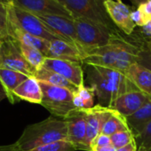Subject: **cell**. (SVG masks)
Returning <instances> with one entry per match:
<instances>
[{"label":"cell","mask_w":151,"mask_h":151,"mask_svg":"<svg viewBox=\"0 0 151 151\" xmlns=\"http://www.w3.org/2000/svg\"><path fill=\"white\" fill-rule=\"evenodd\" d=\"M111 144L117 149L123 147L135 140V137L130 129L116 132L110 136Z\"/></svg>","instance_id":"cell-29"},{"label":"cell","mask_w":151,"mask_h":151,"mask_svg":"<svg viewBox=\"0 0 151 151\" xmlns=\"http://www.w3.org/2000/svg\"><path fill=\"white\" fill-rule=\"evenodd\" d=\"M129 129L136 138L151 121V98L134 114L125 117Z\"/></svg>","instance_id":"cell-21"},{"label":"cell","mask_w":151,"mask_h":151,"mask_svg":"<svg viewBox=\"0 0 151 151\" xmlns=\"http://www.w3.org/2000/svg\"><path fill=\"white\" fill-rule=\"evenodd\" d=\"M149 98V96L140 91L129 92L119 96L113 103L111 109L127 117L138 111Z\"/></svg>","instance_id":"cell-16"},{"label":"cell","mask_w":151,"mask_h":151,"mask_svg":"<svg viewBox=\"0 0 151 151\" xmlns=\"http://www.w3.org/2000/svg\"><path fill=\"white\" fill-rule=\"evenodd\" d=\"M102 1H120V0H102Z\"/></svg>","instance_id":"cell-40"},{"label":"cell","mask_w":151,"mask_h":151,"mask_svg":"<svg viewBox=\"0 0 151 151\" xmlns=\"http://www.w3.org/2000/svg\"><path fill=\"white\" fill-rule=\"evenodd\" d=\"M42 67L60 75L77 87L85 84L83 64L46 57Z\"/></svg>","instance_id":"cell-11"},{"label":"cell","mask_w":151,"mask_h":151,"mask_svg":"<svg viewBox=\"0 0 151 151\" xmlns=\"http://www.w3.org/2000/svg\"><path fill=\"white\" fill-rule=\"evenodd\" d=\"M0 151H12V145L0 146Z\"/></svg>","instance_id":"cell-38"},{"label":"cell","mask_w":151,"mask_h":151,"mask_svg":"<svg viewBox=\"0 0 151 151\" xmlns=\"http://www.w3.org/2000/svg\"><path fill=\"white\" fill-rule=\"evenodd\" d=\"M19 42V41H18ZM20 47H21V51L24 56V58L26 59V60L36 69L37 70L38 68H42L44 61L45 60V56L44 53H42L39 50L31 47L29 45H24L22 43H20Z\"/></svg>","instance_id":"cell-25"},{"label":"cell","mask_w":151,"mask_h":151,"mask_svg":"<svg viewBox=\"0 0 151 151\" xmlns=\"http://www.w3.org/2000/svg\"><path fill=\"white\" fill-rule=\"evenodd\" d=\"M137 151H151V121L135 138Z\"/></svg>","instance_id":"cell-27"},{"label":"cell","mask_w":151,"mask_h":151,"mask_svg":"<svg viewBox=\"0 0 151 151\" xmlns=\"http://www.w3.org/2000/svg\"><path fill=\"white\" fill-rule=\"evenodd\" d=\"M46 57L83 64L86 54L79 48L67 41L55 39L50 42Z\"/></svg>","instance_id":"cell-15"},{"label":"cell","mask_w":151,"mask_h":151,"mask_svg":"<svg viewBox=\"0 0 151 151\" xmlns=\"http://www.w3.org/2000/svg\"><path fill=\"white\" fill-rule=\"evenodd\" d=\"M109 144H111L110 136H108V135L101 132L92 140V142L90 144V151H93L94 149L108 146Z\"/></svg>","instance_id":"cell-31"},{"label":"cell","mask_w":151,"mask_h":151,"mask_svg":"<svg viewBox=\"0 0 151 151\" xmlns=\"http://www.w3.org/2000/svg\"><path fill=\"white\" fill-rule=\"evenodd\" d=\"M10 0H0V39L9 36Z\"/></svg>","instance_id":"cell-26"},{"label":"cell","mask_w":151,"mask_h":151,"mask_svg":"<svg viewBox=\"0 0 151 151\" xmlns=\"http://www.w3.org/2000/svg\"><path fill=\"white\" fill-rule=\"evenodd\" d=\"M28 78V76L21 72L0 68V81L6 91L7 99L11 103L19 101L14 95V91Z\"/></svg>","instance_id":"cell-20"},{"label":"cell","mask_w":151,"mask_h":151,"mask_svg":"<svg viewBox=\"0 0 151 151\" xmlns=\"http://www.w3.org/2000/svg\"><path fill=\"white\" fill-rule=\"evenodd\" d=\"M9 36L14 37L20 43H22L24 45H29L31 47H34L39 50L46 57L51 41L33 36L29 33H27L26 31L22 30V29L17 27L11 22H9Z\"/></svg>","instance_id":"cell-18"},{"label":"cell","mask_w":151,"mask_h":151,"mask_svg":"<svg viewBox=\"0 0 151 151\" xmlns=\"http://www.w3.org/2000/svg\"><path fill=\"white\" fill-rule=\"evenodd\" d=\"M107 12L116 27L125 35L130 36L136 27L132 20V10L129 6L120 1H104Z\"/></svg>","instance_id":"cell-13"},{"label":"cell","mask_w":151,"mask_h":151,"mask_svg":"<svg viewBox=\"0 0 151 151\" xmlns=\"http://www.w3.org/2000/svg\"><path fill=\"white\" fill-rule=\"evenodd\" d=\"M4 99H7V93L1 83V81H0V101H3Z\"/></svg>","instance_id":"cell-36"},{"label":"cell","mask_w":151,"mask_h":151,"mask_svg":"<svg viewBox=\"0 0 151 151\" xmlns=\"http://www.w3.org/2000/svg\"><path fill=\"white\" fill-rule=\"evenodd\" d=\"M83 68L88 86L95 93L96 105L111 109L115 101L122 94L139 91L126 73L88 64H83Z\"/></svg>","instance_id":"cell-1"},{"label":"cell","mask_w":151,"mask_h":151,"mask_svg":"<svg viewBox=\"0 0 151 151\" xmlns=\"http://www.w3.org/2000/svg\"><path fill=\"white\" fill-rule=\"evenodd\" d=\"M137 63L151 70V48L147 47V45L140 48L138 54Z\"/></svg>","instance_id":"cell-30"},{"label":"cell","mask_w":151,"mask_h":151,"mask_svg":"<svg viewBox=\"0 0 151 151\" xmlns=\"http://www.w3.org/2000/svg\"><path fill=\"white\" fill-rule=\"evenodd\" d=\"M78 42L84 51L86 52L109 45L113 40L120 37L119 33H116L106 27L85 19H74Z\"/></svg>","instance_id":"cell-5"},{"label":"cell","mask_w":151,"mask_h":151,"mask_svg":"<svg viewBox=\"0 0 151 151\" xmlns=\"http://www.w3.org/2000/svg\"><path fill=\"white\" fill-rule=\"evenodd\" d=\"M73 103L78 109H88L94 107L96 103V95L93 89L86 83L78 87L73 92Z\"/></svg>","instance_id":"cell-22"},{"label":"cell","mask_w":151,"mask_h":151,"mask_svg":"<svg viewBox=\"0 0 151 151\" xmlns=\"http://www.w3.org/2000/svg\"><path fill=\"white\" fill-rule=\"evenodd\" d=\"M77 148L68 140H59L46 145L40 146L29 151H75Z\"/></svg>","instance_id":"cell-28"},{"label":"cell","mask_w":151,"mask_h":151,"mask_svg":"<svg viewBox=\"0 0 151 151\" xmlns=\"http://www.w3.org/2000/svg\"><path fill=\"white\" fill-rule=\"evenodd\" d=\"M147 45V47L151 48V38H150V39H149V40H148V41L147 42V45Z\"/></svg>","instance_id":"cell-39"},{"label":"cell","mask_w":151,"mask_h":151,"mask_svg":"<svg viewBox=\"0 0 151 151\" xmlns=\"http://www.w3.org/2000/svg\"><path fill=\"white\" fill-rule=\"evenodd\" d=\"M39 84L43 93L41 105L53 116L63 119L69 112L76 109L73 103V93L70 90L42 81H39Z\"/></svg>","instance_id":"cell-6"},{"label":"cell","mask_w":151,"mask_h":151,"mask_svg":"<svg viewBox=\"0 0 151 151\" xmlns=\"http://www.w3.org/2000/svg\"><path fill=\"white\" fill-rule=\"evenodd\" d=\"M86 116V144L90 151V144L92 140L101 132V129L110 116L112 112L114 111L113 109L105 108L100 105H95L94 107L84 109Z\"/></svg>","instance_id":"cell-14"},{"label":"cell","mask_w":151,"mask_h":151,"mask_svg":"<svg viewBox=\"0 0 151 151\" xmlns=\"http://www.w3.org/2000/svg\"><path fill=\"white\" fill-rule=\"evenodd\" d=\"M35 78L38 81L45 82V83L52 85V86H60V87L67 88V89L70 90L72 93L78 89L77 86H75L68 80H67L66 78L61 77L60 75H59V74H57L52 70L46 69L43 67L38 68L37 70H36Z\"/></svg>","instance_id":"cell-23"},{"label":"cell","mask_w":151,"mask_h":151,"mask_svg":"<svg viewBox=\"0 0 151 151\" xmlns=\"http://www.w3.org/2000/svg\"><path fill=\"white\" fill-rule=\"evenodd\" d=\"M126 75L140 92L151 98V70L135 62L128 68Z\"/></svg>","instance_id":"cell-19"},{"label":"cell","mask_w":151,"mask_h":151,"mask_svg":"<svg viewBox=\"0 0 151 151\" xmlns=\"http://www.w3.org/2000/svg\"><path fill=\"white\" fill-rule=\"evenodd\" d=\"M137 8L139 10L147 24L151 20V0H147V2L142 3Z\"/></svg>","instance_id":"cell-32"},{"label":"cell","mask_w":151,"mask_h":151,"mask_svg":"<svg viewBox=\"0 0 151 151\" xmlns=\"http://www.w3.org/2000/svg\"><path fill=\"white\" fill-rule=\"evenodd\" d=\"M116 151H137V145H136L135 140L123 147L117 148Z\"/></svg>","instance_id":"cell-33"},{"label":"cell","mask_w":151,"mask_h":151,"mask_svg":"<svg viewBox=\"0 0 151 151\" xmlns=\"http://www.w3.org/2000/svg\"><path fill=\"white\" fill-rule=\"evenodd\" d=\"M9 22L27 33L43 39L48 41L60 39L58 36L53 34L35 14L22 10L11 3L9 6Z\"/></svg>","instance_id":"cell-8"},{"label":"cell","mask_w":151,"mask_h":151,"mask_svg":"<svg viewBox=\"0 0 151 151\" xmlns=\"http://www.w3.org/2000/svg\"><path fill=\"white\" fill-rule=\"evenodd\" d=\"M74 19H85L119 33L110 19L102 0H58Z\"/></svg>","instance_id":"cell-4"},{"label":"cell","mask_w":151,"mask_h":151,"mask_svg":"<svg viewBox=\"0 0 151 151\" xmlns=\"http://www.w3.org/2000/svg\"><path fill=\"white\" fill-rule=\"evenodd\" d=\"M68 129V140L77 150H87L86 139V116L84 109H76L69 112L64 118Z\"/></svg>","instance_id":"cell-10"},{"label":"cell","mask_w":151,"mask_h":151,"mask_svg":"<svg viewBox=\"0 0 151 151\" xmlns=\"http://www.w3.org/2000/svg\"><path fill=\"white\" fill-rule=\"evenodd\" d=\"M14 95L20 101L41 104L43 93L39 81L35 77H29L14 91Z\"/></svg>","instance_id":"cell-17"},{"label":"cell","mask_w":151,"mask_h":151,"mask_svg":"<svg viewBox=\"0 0 151 151\" xmlns=\"http://www.w3.org/2000/svg\"><path fill=\"white\" fill-rule=\"evenodd\" d=\"M147 0H131V2L133 4V5H135V6H139V5H141L142 3H145V2H147Z\"/></svg>","instance_id":"cell-37"},{"label":"cell","mask_w":151,"mask_h":151,"mask_svg":"<svg viewBox=\"0 0 151 151\" xmlns=\"http://www.w3.org/2000/svg\"><path fill=\"white\" fill-rule=\"evenodd\" d=\"M14 6L37 14H57L74 20L72 14L58 0H10Z\"/></svg>","instance_id":"cell-12"},{"label":"cell","mask_w":151,"mask_h":151,"mask_svg":"<svg viewBox=\"0 0 151 151\" xmlns=\"http://www.w3.org/2000/svg\"><path fill=\"white\" fill-rule=\"evenodd\" d=\"M128 129L129 126L126 122V118L114 109L110 116L105 122L101 132L108 136H111L116 132L125 131Z\"/></svg>","instance_id":"cell-24"},{"label":"cell","mask_w":151,"mask_h":151,"mask_svg":"<svg viewBox=\"0 0 151 151\" xmlns=\"http://www.w3.org/2000/svg\"><path fill=\"white\" fill-rule=\"evenodd\" d=\"M140 29H141L142 34H144L145 36H147V37L151 38V20L146 25L141 27Z\"/></svg>","instance_id":"cell-34"},{"label":"cell","mask_w":151,"mask_h":151,"mask_svg":"<svg viewBox=\"0 0 151 151\" xmlns=\"http://www.w3.org/2000/svg\"><path fill=\"white\" fill-rule=\"evenodd\" d=\"M0 68L35 77L36 69L24 58L19 42L12 37L0 39Z\"/></svg>","instance_id":"cell-7"},{"label":"cell","mask_w":151,"mask_h":151,"mask_svg":"<svg viewBox=\"0 0 151 151\" xmlns=\"http://www.w3.org/2000/svg\"><path fill=\"white\" fill-rule=\"evenodd\" d=\"M93 151H116V148L112 144H109L108 146H105V147H99L97 149H94Z\"/></svg>","instance_id":"cell-35"},{"label":"cell","mask_w":151,"mask_h":151,"mask_svg":"<svg viewBox=\"0 0 151 151\" xmlns=\"http://www.w3.org/2000/svg\"><path fill=\"white\" fill-rule=\"evenodd\" d=\"M36 16L61 40L67 41L83 51L78 42L77 31L73 19L57 14H37Z\"/></svg>","instance_id":"cell-9"},{"label":"cell","mask_w":151,"mask_h":151,"mask_svg":"<svg viewBox=\"0 0 151 151\" xmlns=\"http://www.w3.org/2000/svg\"><path fill=\"white\" fill-rule=\"evenodd\" d=\"M68 140L67 124L64 119L52 116L28 125L19 139L12 144V151H29L59 140Z\"/></svg>","instance_id":"cell-3"},{"label":"cell","mask_w":151,"mask_h":151,"mask_svg":"<svg viewBox=\"0 0 151 151\" xmlns=\"http://www.w3.org/2000/svg\"><path fill=\"white\" fill-rule=\"evenodd\" d=\"M140 48L122 37L102 47L86 52L83 64L95 65L126 73L133 63L137 62Z\"/></svg>","instance_id":"cell-2"}]
</instances>
